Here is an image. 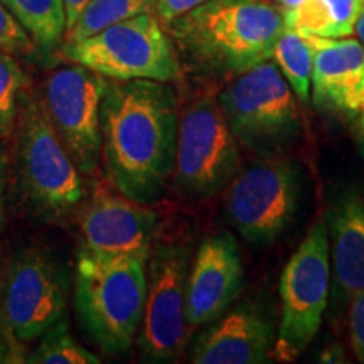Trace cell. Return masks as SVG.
Wrapping results in <instances>:
<instances>
[{"instance_id":"12","label":"cell","mask_w":364,"mask_h":364,"mask_svg":"<svg viewBox=\"0 0 364 364\" xmlns=\"http://www.w3.org/2000/svg\"><path fill=\"white\" fill-rule=\"evenodd\" d=\"M147 295L139 346L147 361L166 363L184 349L188 322V250L161 245L150 252L145 267Z\"/></svg>"},{"instance_id":"22","label":"cell","mask_w":364,"mask_h":364,"mask_svg":"<svg viewBox=\"0 0 364 364\" xmlns=\"http://www.w3.org/2000/svg\"><path fill=\"white\" fill-rule=\"evenodd\" d=\"M152 2L154 0H91L66 33V43L85 39L115 22L149 12Z\"/></svg>"},{"instance_id":"14","label":"cell","mask_w":364,"mask_h":364,"mask_svg":"<svg viewBox=\"0 0 364 364\" xmlns=\"http://www.w3.org/2000/svg\"><path fill=\"white\" fill-rule=\"evenodd\" d=\"M306 38L314 51L311 85L314 103L322 112L356 125L364 135V48L361 43L351 38Z\"/></svg>"},{"instance_id":"7","label":"cell","mask_w":364,"mask_h":364,"mask_svg":"<svg viewBox=\"0 0 364 364\" xmlns=\"http://www.w3.org/2000/svg\"><path fill=\"white\" fill-rule=\"evenodd\" d=\"M218 103L236 142L258 154L282 152L299 135L295 95L272 59L238 75Z\"/></svg>"},{"instance_id":"6","label":"cell","mask_w":364,"mask_h":364,"mask_svg":"<svg viewBox=\"0 0 364 364\" xmlns=\"http://www.w3.org/2000/svg\"><path fill=\"white\" fill-rule=\"evenodd\" d=\"M63 56L113 81L171 83L181 76L172 39L150 12L115 22L85 39L65 43Z\"/></svg>"},{"instance_id":"13","label":"cell","mask_w":364,"mask_h":364,"mask_svg":"<svg viewBox=\"0 0 364 364\" xmlns=\"http://www.w3.org/2000/svg\"><path fill=\"white\" fill-rule=\"evenodd\" d=\"M81 253L98 258L149 260L157 231V215L120 193L97 188L80 220Z\"/></svg>"},{"instance_id":"15","label":"cell","mask_w":364,"mask_h":364,"mask_svg":"<svg viewBox=\"0 0 364 364\" xmlns=\"http://www.w3.org/2000/svg\"><path fill=\"white\" fill-rule=\"evenodd\" d=\"M243 287L238 241L228 231L206 236L188 275L189 327L211 324L235 302Z\"/></svg>"},{"instance_id":"24","label":"cell","mask_w":364,"mask_h":364,"mask_svg":"<svg viewBox=\"0 0 364 364\" xmlns=\"http://www.w3.org/2000/svg\"><path fill=\"white\" fill-rule=\"evenodd\" d=\"M34 48V41L24 26L0 4V54H27Z\"/></svg>"},{"instance_id":"17","label":"cell","mask_w":364,"mask_h":364,"mask_svg":"<svg viewBox=\"0 0 364 364\" xmlns=\"http://www.w3.org/2000/svg\"><path fill=\"white\" fill-rule=\"evenodd\" d=\"M329 250L336 294L353 299L364 292V198L358 191L343 193L327 215Z\"/></svg>"},{"instance_id":"26","label":"cell","mask_w":364,"mask_h":364,"mask_svg":"<svg viewBox=\"0 0 364 364\" xmlns=\"http://www.w3.org/2000/svg\"><path fill=\"white\" fill-rule=\"evenodd\" d=\"M204 2H209V0H154L152 9L156 11V17L161 21V24L167 26L176 17L193 11L194 7Z\"/></svg>"},{"instance_id":"11","label":"cell","mask_w":364,"mask_h":364,"mask_svg":"<svg viewBox=\"0 0 364 364\" xmlns=\"http://www.w3.org/2000/svg\"><path fill=\"white\" fill-rule=\"evenodd\" d=\"M299 191V169L290 161L255 164L235 177L226 199L228 218L245 240L267 247L292 225Z\"/></svg>"},{"instance_id":"32","label":"cell","mask_w":364,"mask_h":364,"mask_svg":"<svg viewBox=\"0 0 364 364\" xmlns=\"http://www.w3.org/2000/svg\"><path fill=\"white\" fill-rule=\"evenodd\" d=\"M361 154H363V159H364V139L361 140Z\"/></svg>"},{"instance_id":"16","label":"cell","mask_w":364,"mask_h":364,"mask_svg":"<svg viewBox=\"0 0 364 364\" xmlns=\"http://www.w3.org/2000/svg\"><path fill=\"white\" fill-rule=\"evenodd\" d=\"M275 331L260 309L243 304L218 317L196 343V364H258L270 356Z\"/></svg>"},{"instance_id":"19","label":"cell","mask_w":364,"mask_h":364,"mask_svg":"<svg viewBox=\"0 0 364 364\" xmlns=\"http://www.w3.org/2000/svg\"><path fill=\"white\" fill-rule=\"evenodd\" d=\"M0 4L24 26L41 51L51 53L66 34L63 0H0Z\"/></svg>"},{"instance_id":"20","label":"cell","mask_w":364,"mask_h":364,"mask_svg":"<svg viewBox=\"0 0 364 364\" xmlns=\"http://www.w3.org/2000/svg\"><path fill=\"white\" fill-rule=\"evenodd\" d=\"M273 63L302 103L311 102L314 51L304 34L285 27L272 54Z\"/></svg>"},{"instance_id":"1","label":"cell","mask_w":364,"mask_h":364,"mask_svg":"<svg viewBox=\"0 0 364 364\" xmlns=\"http://www.w3.org/2000/svg\"><path fill=\"white\" fill-rule=\"evenodd\" d=\"M177 127L172 86L110 80L102 102V161L117 193L145 206L161 199L174 172Z\"/></svg>"},{"instance_id":"30","label":"cell","mask_w":364,"mask_h":364,"mask_svg":"<svg viewBox=\"0 0 364 364\" xmlns=\"http://www.w3.org/2000/svg\"><path fill=\"white\" fill-rule=\"evenodd\" d=\"M272 2H275L277 7H280L282 11L287 12V11H294V9L302 6L306 0H272Z\"/></svg>"},{"instance_id":"5","label":"cell","mask_w":364,"mask_h":364,"mask_svg":"<svg viewBox=\"0 0 364 364\" xmlns=\"http://www.w3.org/2000/svg\"><path fill=\"white\" fill-rule=\"evenodd\" d=\"M16 129L19 181L27 203L44 220H65L83 201V177L54 132L43 100L22 95Z\"/></svg>"},{"instance_id":"27","label":"cell","mask_w":364,"mask_h":364,"mask_svg":"<svg viewBox=\"0 0 364 364\" xmlns=\"http://www.w3.org/2000/svg\"><path fill=\"white\" fill-rule=\"evenodd\" d=\"M7 182H9V164L6 152L0 145V230L6 225L7 215Z\"/></svg>"},{"instance_id":"28","label":"cell","mask_w":364,"mask_h":364,"mask_svg":"<svg viewBox=\"0 0 364 364\" xmlns=\"http://www.w3.org/2000/svg\"><path fill=\"white\" fill-rule=\"evenodd\" d=\"M65 2V16H66V33L75 26V22L78 21L80 14L85 11V7L88 6L91 0H63Z\"/></svg>"},{"instance_id":"23","label":"cell","mask_w":364,"mask_h":364,"mask_svg":"<svg viewBox=\"0 0 364 364\" xmlns=\"http://www.w3.org/2000/svg\"><path fill=\"white\" fill-rule=\"evenodd\" d=\"M27 75L12 54H0V139L12 135L26 93Z\"/></svg>"},{"instance_id":"9","label":"cell","mask_w":364,"mask_h":364,"mask_svg":"<svg viewBox=\"0 0 364 364\" xmlns=\"http://www.w3.org/2000/svg\"><path fill=\"white\" fill-rule=\"evenodd\" d=\"M238 166V144L220 103L208 97L189 105L177 127V188L191 198H209L226 188Z\"/></svg>"},{"instance_id":"10","label":"cell","mask_w":364,"mask_h":364,"mask_svg":"<svg viewBox=\"0 0 364 364\" xmlns=\"http://www.w3.org/2000/svg\"><path fill=\"white\" fill-rule=\"evenodd\" d=\"M110 80L75 65L54 71L43 105L54 132L80 172L93 174L102 161V102Z\"/></svg>"},{"instance_id":"2","label":"cell","mask_w":364,"mask_h":364,"mask_svg":"<svg viewBox=\"0 0 364 364\" xmlns=\"http://www.w3.org/2000/svg\"><path fill=\"white\" fill-rule=\"evenodd\" d=\"M167 29L196 68L238 76L272 59L285 19L268 0H209L176 17Z\"/></svg>"},{"instance_id":"8","label":"cell","mask_w":364,"mask_h":364,"mask_svg":"<svg viewBox=\"0 0 364 364\" xmlns=\"http://www.w3.org/2000/svg\"><path fill=\"white\" fill-rule=\"evenodd\" d=\"M331 284V250L326 223L317 220L287 262L280 277V324L273 343L279 361H295L321 329Z\"/></svg>"},{"instance_id":"31","label":"cell","mask_w":364,"mask_h":364,"mask_svg":"<svg viewBox=\"0 0 364 364\" xmlns=\"http://www.w3.org/2000/svg\"><path fill=\"white\" fill-rule=\"evenodd\" d=\"M354 34H356V39L364 48V11L361 12V16H359L356 26H354Z\"/></svg>"},{"instance_id":"29","label":"cell","mask_w":364,"mask_h":364,"mask_svg":"<svg viewBox=\"0 0 364 364\" xmlns=\"http://www.w3.org/2000/svg\"><path fill=\"white\" fill-rule=\"evenodd\" d=\"M318 363H346L343 348L339 344H329L318 354Z\"/></svg>"},{"instance_id":"4","label":"cell","mask_w":364,"mask_h":364,"mask_svg":"<svg viewBox=\"0 0 364 364\" xmlns=\"http://www.w3.org/2000/svg\"><path fill=\"white\" fill-rule=\"evenodd\" d=\"M147 260L98 258L78 252L75 309L80 324L105 354L130 351L142 326Z\"/></svg>"},{"instance_id":"18","label":"cell","mask_w":364,"mask_h":364,"mask_svg":"<svg viewBox=\"0 0 364 364\" xmlns=\"http://www.w3.org/2000/svg\"><path fill=\"white\" fill-rule=\"evenodd\" d=\"M364 11V0H306L284 12L285 27L317 38H349Z\"/></svg>"},{"instance_id":"3","label":"cell","mask_w":364,"mask_h":364,"mask_svg":"<svg viewBox=\"0 0 364 364\" xmlns=\"http://www.w3.org/2000/svg\"><path fill=\"white\" fill-rule=\"evenodd\" d=\"M68 279L48 250L26 247L0 263V361L26 363L49 327L66 317Z\"/></svg>"},{"instance_id":"21","label":"cell","mask_w":364,"mask_h":364,"mask_svg":"<svg viewBox=\"0 0 364 364\" xmlns=\"http://www.w3.org/2000/svg\"><path fill=\"white\" fill-rule=\"evenodd\" d=\"M29 364H98L100 358L71 336L66 317L49 327L26 356Z\"/></svg>"},{"instance_id":"25","label":"cell","mask_w":364,"mask_h":364,"mask_svg":"<svg viewBox=\"0 0 364 364\" xmlns=\"http://www.w3.org/2000/svg\"><path fill=\"white\" fill-rule=\"evenodd\" d=\"M349 307V334L356 358L364 363V292L356 294Z\"/></svg>"}]
</instances>
